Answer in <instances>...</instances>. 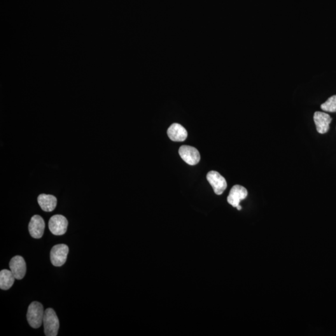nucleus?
Returning <instances> with one entry per match:
<instances>
[{"mask_svg": "<svg viewBox=\"0 0 336 336\" xmlns=\"http://www.w3.org/2000/svg\"><path fill=\"white\" fill-rule=\"evenodd\" d=\"M43 324L44 333L46 336H57L59 321L55 310L52 308H48L44 311Z\"/></svg>", "mask_w": 336, "mask_h": 336, "instance_id": "obj_1", "label": "nucleus"}, {"mask_svg": "<svg viewBox=\"0 0 336 336\" xmlns=\"http://www.w3.org/2000/svg\"><path fill=\"white\" fill-rule=\"evenodd\" d=\"M44 311L41 303L34 302L30 304L27 312V320L32 328L37 329L43 323Z\"/></svg>", "mask_w": 336, "mask_h": 336, "instance_id": "obj_2", "label": "nucleus"}, {"mask_svg": "<svg viewBox=\"0 0 336 336\" xmlns=\"http://www.w3.org/2000/svg\"><path fill=\"white\" fill-rule=\"evenodd\" d=\"M69 247L65 244H58L54 246L51 251V263L55 267H61L67 260Z\"/></svg>", "mask_w": 336, "mask_h": 336, "instance_id": "obj_3", "label": "nucleus"}, {"mask_svg": "<svg viewBox=\"0 0 336 336\" xmlns=\"http://www.w3.org/2000/svg\"><path fill=\"white\" fill-rule=\"evenodd\" d=\"M68 221L62 215H55L49 221V228L55 235H62L67 232Z\"/></svg>", "mask_w": 336, "mask_h": 336, "instance_id": "obj_4", "label": "nucleus"}, {"mask_svg": "<svg viewBox=\"0 0 336 336\" xmlns=\"http://www.w3.org/2000/svg\"><path fill=\"white\" fill-rule=\"evenodd\" d=\"M207 179L217 195H221L227 188V181L218 172H209L207 174Z\"/></svg>", "mask_w": 336, "mask_h": 336, "instance_id": "obj_5", "label": "nucleus"}, {"mask_svg": "<svg viewBox=\"0 0 336 336\" xmlns=\"http://www.w3.org/2000/svg\"><path fill=\"white\" fill-rule=\"evenodd\" d=\"M181 158L190 165H196L200 162V156L199 151L195 147L183 145L179 149Z\"/></svg>", "mask_w": 336, "mask_h": 336, "instance_id": "obj_6", "label": "nucleus"}, {"mask_svg": "<svg viewBox=\"0 0 336 336\" xmlns=\"http://www.w3.org/2000/svg\"><path fill=\"white\" fill-rule=\"evenodd\" d=\"M30 235L34 239H41L45 229V223L42 217L35 215L31 219L28 226Z\"/></svg>", "mask_w": 336, "mask_h": 336, "instance_id": "obj_7", "label": "nucleus"}, {"mask_svg": "<svg viewBox=\"0 0 336 336\" xmlns=\"http://www.w3.org/2000/svg\"><path fill=\"white\" fill-rule=\"evenodd\" d=\"M9 268L16 279L22 280L27 273V264L22 256H15L9 262Z\"/></svg>", "mask_w": 336, "mask_h": 336, "instance_id": "obj_8", "label": "nucleus"}, {"mask_svg": "<svg viewBox=\"0 0 336 336\" xmlns=\"http://www.w3.org/2000/svg\"><path fill=\"white\" fill-rule=\"evenodd\" d=\"M314 121L317 132L319 134H324L330 130V125L332 118L329 114L324 112H316L314 114Z\"/></svg>", "mask_w": 336, "mask_h": 336, "instance_id": "obj_9", "label": "nucleus"}, {"mask_svg": "<svg viewBox=\"0 0 336 336\" xmlns=\"http://www.w3.org/2000/svg\"><path fill=\"white\" fill-rule=\"evenodd\" d=\"M248 196V191L244 187L235 185L232 187L227 197V201L233 207H237L241 200L246 199Z\"/></svg>", "mask_w": 336, "mask_h": 336, "instance_id": "obj_10", "label": "nucleus"}, {"mask_svg": "<svg viewBox=\"0 0 336 336\" xmlns=\"http://www.w3.org/2000/svg\"><path fill=\"white\" fill-rule=\"evenodd\" d=\"M167 134L169 139L173 141H184L188 137L187 130L178 123H173L170 126L167 131Z\"/></svg>", "mask_w": 336, "mask_h": 336, "instance_id": "obj_11", "label": "nucleus"}, {"mask_svg": "<svg viewBox=\"0 0 336 336\" xmlns=\"http://www.w3.org/2000/svg\"><path fill=\"white\" fill-rule=\"evenodd\" d=\"M37 202L43 211L52 212L57 205V199L55 196L42 194L37 197Z\"/></svg>", "mask_w": 336, "mask_h": 336, "instance_id": "obj_12", "label": "nucleus"}, {"mask_svg": "<svg viewBox=\"0 0 336 336\" xmlns=\"http://www.w3.org/2000/svg\"><path fill=\"white\" fill-rule=\"evenodd\" d=\"M16 278L11 270L4 269L0 272V288L8 290L13 285Z\"/></svg>", "mask_w": 336, "mask_h": 336, "instance_id": "obj_13", "label": "nucleus"}, {"mask_svg": "<svg viewBox=\"0 0 336 336\" xmlns=\"http://www.w3.org/2000/svg\"><path fill=\"white\" fill-rule=\"evenodd\" d=\"M321 109L324 112H336V95L329 98L321 105Z\"/></svg>", "mask_w": 336, "mask_h": 336, "instance_id": "obj_14", "label": "nucleus"}, {"mask_svg": "<svg viewBox=\"0 0 336 336\" xmlns=\"http://www.w3.org/2000/svg\"><path fill=\"white\" fill-rule=\"evenodd\" d=\"M237 210H239V211H240V210L242 209V207L240 206V205H238V206L237 207Z\"/></svg>", "mask_w": 336, "mask_h": 336, "instance_id": "obj_15", "label": "nucleus"}]
</instances>
